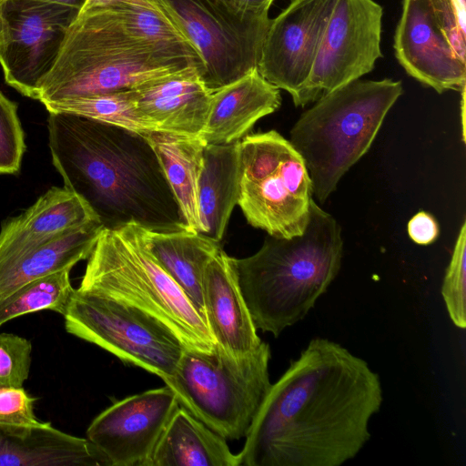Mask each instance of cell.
I'll return each instance as SVG.
<instances>
[{
  "label": "cell",
  "instance_id": "6da1fadb",
  "mask_svg": "<svg viewBox=\"0 0 466 466\" xmlns=\"http://www.w3.org/2000/svg\"><path fill=\"white\" fill-rule=\"evenodd\" d=\"M382 401L380 376L366 360L314 338L271 384L239 466H340L370 440L369 423Z\"/></svg>",
  "mask_w": 466,
  "mask_h": 466
},
{
  "label": "cell",
  "instance_id": "7a4b0ae2",
  "mask_svg": "<svg viewBox=\"0 0 466 466\" xmlns=\"http://www.w3.org/2000/svg\"><path fill=\"white\" fill-rule=\"evenodd\" d=\"M48 146L64 187L79 196L106 228L137 224L185 229L159 159L139 133L68 113H49Z\"/></svg>",
  "mask_w": 466,
  "mask_h": 466
},
{
  "label": "cell",
  "instance_id": "3957f363",
  "mask_svg": "<svg viewBox=\"0 0 466 466\" xmlns=\"http://www.w3.org/2000/svg\"><path fill=\"white\" fill-rule=\"evenodd\" d=\"M203 63L190 44H163L137 33L114 6L82 11L69 25L42 80V104L134 89L154 77Z\"/></svg>",
  "mask_w": 466,
  "mask_h": 466
},
{
  "label": "cell",
  "instance_id": "277c9868",
  "mask_svg": "<svg viewBox=\"0 0 466 466\" xmlns=\"http://www.w3.org/2000/svg\"><path fill=\"white\" fill-rule=\"evenodd\" d=\"M343 245L340 225L312 199L301 235H268L255 254L231 258L257 329L277 338L302 320L338 276Z\"/></svg>",
  "mask_w": 466,
  "mask_h": 466
},
{
  "label": "cell",
  "instance_id": "5b68a950",
  "mask_svg": "<svg viewBox=\"0 0 466 466\" xmlns=\"http://www.w3.org/2000/svg\"><path fill=\"white\" fill-rule=\"evenodd\" d=\"M402 93L400 80L357 79L322 95L300 115L289 142L305 163L319 202L370 149Z\"/></svg>",
  "mask_w": 466,
  "mask_h": 466
},
{
  "label": "cell",
  "instance_id": "8992f818",
  "mask_svg": "<svg viewBox=\"0 0 466 466\" xmlns=\"http://www.w3.org/2000/svg\"><path fill=\"white\" fill-rule=\"evenodd\" d=\"M78 289L123 301L152 315L186 349L211 351L214 348L204 319L152 255L146 228L139 225L103 228Z\"/></svg>",
  "mask_w": 466,
  "mask_h": 466
},
{
  "label": "cell",
  "instance_id": "52a82bcc",
  "mask_svg": "<svg viewBox=\"0 0 466 466\" xmlns=\"http://www.w3.org/2000/svg\"><path fill=\"white\" fill-rule=\"evenodd\" d=\"M270 347L262 341L243 357L215 343L211 351L185 349L163 380L180 406L226 440L245 437L270 386Z\"/></svg>",
  "mask_w": 466,
  "mask_h": 466
},
{
  "label": "cell",
  "instance_id": "ba28073f",
  "mask_svg": "<svg viewBox=\"0 0 466 466\" xmlns=\"http://www.w3.org/2000/svg\"><path fill=\"white\" fill-rule=\"evenodd\" d=\"M240 146L239 206L269 236L301 235L309 219L311 181L299 154L276 130L247 135Z\"/></svg>",
  "mask_w": 466,
  "mask_h": 466
},
{
  "label": "cell",
  "instance_id": "9c48e42d",
  "mask_svg": "<svg viewBox=\"0 0 466 466\" xmlns=\"http://www.w3.org/2000/svg\"><path fill=\"white\" fill-rule=\"evenodd\" d=\"M66 330L163 380L186 349L161 321L123 301L75 289L63 314Z\"/></svg>",
  "mask_w": 466,
  "mask_h": 466
},
{
  "label": "cell",
  "instance_id": "30bf717a",
  "mask_svg": "<svg viewBox=\"0 0 466 466\" xmlns=\"http://www.w3.org/2000/svg\"><path fill=\"white\" fill-rule=\"evenodd\" d=\"M465 44L456 0H403L393 47L409 76L440 94L463 90Z\"/></svg>",
  "mask_w": 466,
  "mask_h": 466
},
{
  "label": "cell",
  "instance_id": "8fae6325",
  "mask_svg": "<svg viewBox=\"0 0 466 466\" xmlns=\"http://www.w3.org/2000/svg\"><path fill=\"white\" fill-rule=\"evenodd\" d=\"M162 2L200 56V78L211 93L258 68L268 14L240 19L213 0Z\"/></svg>",
  "mask_w": 466,
  "mask_h": 466
},
{
  "label": "cell",
  "instance_id": "7c38bea8",
  "mask_svg": "<svg viewBox=\"0 0 466 466\" xmlns=\"http://www.w3.org/2000/svg\"><path fill=\"white\" fill-rule=\"evenodd\" d=\"M383 9L374 0H336L312 70L295 106H305L373 70L382 57Z\"/></svg>",
  "mask_w": 466,
  "mask_h": 466
},
{
  "label": "cell",
  "instance_id": "4fadbf2b",
  "mask_svg": "<svg viewBox=\"0 0 466 466\" xmlns=\"http://www.w3.org/2000/svg\"><path fill=\"white\" fill-rule=\"evenodd\" d=\"M3 14L0 66L5 81L21 95L36 99L38 87L79 12L45 1L5 0Z\"/></svg>",
  "mask_w": 466,
  "mask_h": 466
},
{
  "label": "cell",
  "instance_id": "5bb4252c",
  "mask_svg": "<svg viewBox=\"0 0 466 466\" xmlns=\"http://www.w3.org/2000/svg\"><path fill=\"white\" fill-rule=\"evenodd\" d=\"M336 0H292L270 20L258 70L296 104L312 70Z\"/></svg>",
  "mask_w": 466,
  "mask_h": 466
},
{
  "label": "cell",
  "instance_id": "9a60e30c",
  "mask_svg": "<svg viewBox=\"0 0 466 466\" xmlns=\"http://www.w3.org/2000/svg\"><path fill=\"white\" fill-rule=\"evenodd\" d=\"M178 406L175 392L166 384L131 395L100 412L88 426L86 439L109 466H147Z\"/></svg>",
  "mask_w": 466,
  "mask_h": 466
},
{
  "label": "cell",
  "instance_id": "2e32d148",
  "mask_svg": "<svg viewBox=\"0 0 466 466\" xmlns=\"http://www.w3.org/2000/svg\"><path fill=\"white\" fill-rule=\"evenodd\" d=\"M133 90L139 112L157 132L198 137L203 131L211 92L197 67L154 77Z\"/></svg>",
  "mask_w": 466,
  "mask_h": 466
},
{
  "label": "cell",
  "instance_id": "e0dca14e",
  "mask_svg": "<svg viewBox=\"0 0 466 466\" xmlns=\"http://www.w3.org/2000/svg\"><path fill=\"white\" fill-rule=\"evenodd\" d=\"M205 321L216 344L233 357L257 350L262 340L240 289L231 257L222 248L202 280Z\"/></svg>",
  "mask_w": 466,
  "mask_h": 466
},
{
  "label": "cell",
  "instance_id": "ac0fdd59",
  "mask_svg": "<svg viewBox=\"0 0 466 466\" xmlns=\"http://www.w3.org/2000/svg\"><path fill=\"white\" fill-rule=\"evenodd\" d=\"M89 221L98 220L79 196L65 187H54L22 214L2 223L0 264Z\"/></svg>",
  "mask_w": 466,
  "mask_h": 466
},
{
  "label": "cell",
  "instance_id": "d6986e66",
  "mask_svg": "<svg viewBox=\"0 0 466 466\" xmlns=\"http://www.w3.org/2000/svg\"><path fill=\"white\" fill-rule=\"evenodd\" d=\"M279 90L255 68L212 92L208 119L198 137L206 145L238 142L260 118L279 108Z\"/></svg>",
  "mask_w": 466,
  "mask_h": 466
},
{
  "label": "cell",
  "instance_id": "ffe728a7",
  "mask_svg": "<svg viewBox=\"0 0 466 466\" xmlns=\"http://www.w3.org/2000/svg\"><path fill=\"white\" fill-rule=\"evenodd\" d=\"M0 466H109L86 439L42 421L0 424Z\"/></svg>",
  "mask_w": 466,
  "mask_h": 466
},
{
  "label": "cell",
  "instance_id": "44dd1931",
  "mask_svg": "<svg viewBox=\"0 0 466 466\" xmlns=\"http://www.w3.org/2000/svg\"><path fill=\"white\" fill-rule=\"evenodd\" d=\"M239 141L204 147L198 182L200 234L220 242L240 193Z\"/></svg>",
  "mask_w": 466,
  "mask_h": 466
},
{
  "label": "cell",
  "instance_id": "7402d4cb",
  "mask_svg": "<svg viewBox=\"0 0 466 466\" xmlns=\"http://www.w3.org/2000/svg\"><path fill=\"white\" fill-rule=\"evenodd\" d=\"M239 464V453L231 452L225 438L179 405L164 429L147 466Z\"/></svg>",
  "mask_w": 466,
  "mask_h": 466
},
{
  "label": "cell",
  "instance_id": "603a6c76",
  "mask_svg": "<svg viewBox=\"0 0 466 466\" xmlns=\"http://www.w3.org/2000/svg\"><path fill=\"white\" fill-rule=\"evenodd\" d=\"M89 221L15 258L0 264V297L19 287L87 259L103 229Z\"/></svg>",
  "mask_w": 466,
  "mask_h": 466
},
{
  "label": "cell",
  "instance_id": "cb8c5ba5",
  "mask_svg": "<svg viewBox=\"0 0 466 466\" xmlns=\"http://www.w3.org/2000/svg\"><path fill=\"white\" fill-rule=\"evenodd\" d=\"M146 238L152 255L205 320L202 280L208 263L221 248L220 242L186 229L160 232L146 228Z\"/></svg>",
  "mask_w": 466,
  "mask_h": 466
},
{
  "label": "cell",
  "instance_id": "d4e9b609",
  "mask_svg": "<svg viewBox=\"0 0 466 466\" xmlns=\"http://www.w3.org/2000/svg\"><path fill=\"white\" fill-rule=\"evenodd\" d=\"M146 137L177 199L185 229L198 233V182L206 144L199 137L165 132H152Z\"/></svg>",
  "mask_w": 466,
  "mask_h": 466
},
{
  "label": "cell",
  "instance_id": "484cf974",
  "mask_svg": "<svg viewBox=\"0 0 466 466\" xmlns=\"http://www.w3.org/2000/svg\"><path fill=\"white\" fill-rule=\"evenodd\" d=\"M48 113H68L117 126L144 136L157 132L139 112L133 89L43 104Z\"/></svg>",
  "mask_w": 466,
  "mask_h": 466
},
{
  "label": "cell",
  "instance_id": "4316f807",
  "mask_svg": "<svg viewBox=\"0 0 466 466\" xmlns=\"http://www.w3.org/2000/svg\"><path fill=\"white\" fill-rule=\"evenodd\" d=\"M70 271H56L0 297V327L17 317L44 309L63 315L75 289Z\"/></svg>",
  "mask_w": 466,
  "mask_h": 466
},
{
  "label": "cell",
  "instance_id": "83f0119b",
  "mask_svg": "<svg viewBox=\"0 0 466 466\" xmlns=\"http://www.w3.org/2000/svg\"><path fill=\"white\" fill-rule=\"evenodd\" d=\"M441 295L453 324L466 328V221L457 236L441 286Z\"/></svg>",
  "mask_w": 466,
  "mask_h": 466
},
{
  "label": "cell",
  "instance_id": "f1b7e54d",
  "mask_svg": "<svg viewBox=\"0 0 466 466\" xmlns=\"http://www.w3.org/2000/svg\"><path fill=\"white\" fill-rule=\"evenodd\" d=\"M25 147L17 106L0 90V174L20 170Z\"/></svg>",
  "mask_w": 466,
  "mask_h": 466
},
{
  "label": "cell",
  "instance_id": "f546056e",
  "mask_svg": "<svg viewBox=\"0 0 466 466\" xmlns=\"http://www.w3.org/2000/svg\"><path fill=\"white\" fill-rule=\"evenodd\" d=\"M31 342L12 333H0V387H23L31 367Z\"/></svg>",
  "mask_w": 466,
  "mask_h": 466
},
{
  "label": "cell",
  "instance_id": "4dcf8cb0",
  "mask_svg": "<svg viewBox=\"0 0 466 466\" xmlns=\"http://www.w3.org/2000/svg\"><path fill=\"white\" fill-rule=\"evenodd\" d=\"M35 400L23 387H0V424L41 423L34 410Z\"/></svg>",
  "mask_w": 466,
  "mask_h": 466
},
{
  "label": "cell",
  "instance_id": "1f68e13d",
  "mask_svg": "<svg viewBox=\"0 0 466 466\" xmlns=\"http://www.w3.org/2000/svg\"><path fill=\"white\" fill-rule=\"evenodd\" d=\"M409 237L418 245H429L436 240L440 228L436 219L425 211L416 213L408 222Z\"/></svg>",
  "mask_w": 466,
  "mask_h": 466
},
{
  "label": "cell",
  "instance_id": "d6a6232c",
  "mask_svg": "<svg viewBox=\"0 0 466 466\" xmlns=\"http://www.w3.org/2000/svg\"><path fill=\"white\" fill-rule=\"evenodd\" d=\"M221 8L240 19L255 18L265 14L275 0H213Z\"/></svg>",
  "mask_w": 466,
  "mask_h": 466
},
{
  "label": "cell",
  "instance_id": "836d02e7",
  "mask_svg": "<svg viewBox=\"0 0 466 466\" xmlns=\"http://www.w3.org/2000/svg\"><path fill=\"white\" fill-rule=\"evenodd\" d=\"M116 3H126L155 9H166L162 0H86L80 12L91 8L104 7Z\"/></svg>",
  "mask_w": 466,
  "mask_h": 466
},
{
  "label": "cell",
  "instance_id": "e575fe53",
  "mask_svg": "<svg viewBox=\"0 0 466 466\" xmlns=\"http://www.w3.org/2000/svg\"><path fill=\"white\" fill-rule=\"evenodd\" d=\"M45 1L54 4L62 5L70 8H73L80 13L86 0H38Z\"/></svg>",
  "mask_w": 466,
  "mask_h": 466
},
{
  "label": "cell",
  "instance_id": "d590c367",
  "mask_svg": "<svg viewBox=\"0 0 466 466\" xmlns=\"http://www.w3.org/2000/svg\"><path fill=\"white\" fill-rule=\"evenodd\" d=\"M5 0H0V46L4 42L5 37V22H4V4Z\"/></svg>",
  "mask_w": 466,
  "mask_h": 466
},
{
  "label": "cell",
  "instance_id": "8d00e7d4",
  "mask_svg": "<svg viewBox=\"0 0 466 466\" xmlns=\"http://www.w3.org/2000/svg\"><path fill=\"white\" fill-rule=\"evenodd\" d=\"M461 124H462V137H463V140H464V136H465V117H464V95H465V88L463 90L461 91Z\"/></svg>",
  "mask_w": 466,
  "mask_h": 466
},
{
  "label": "cell",
  "instance_id": "74e56055",
  "mask_svg": "<svg viewBox=\"0 0 466 466\" xmlns=\"http://www.w3.org/2000/svg\"><path fill=\"white\" fill-rule=\"evenodd\" d=\"M460 13L463 18H465V7L466 3L465 0H456Z\"/></svg>",
  "mask_w": 466,
  "mask_h": 466
}]
</instances>
